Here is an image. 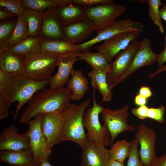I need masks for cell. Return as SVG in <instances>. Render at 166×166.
<instances>
[{
  "instance_id": "6da1fadb",
  "label": "cell",
  "mask_w": 166,
  "mask_h": 166,
  "mask_svg": "<svg viewBox=\"0 0 166 166\" xmlns=\"http://www.w3.org/2000/svg\"><path fill=\"white\" fill-rule=\"evenodd\" d=\"M71 91L67 87L42 89L36 93L28 103L19 122L28 124L35 117L45 114L62 113L71 100Z\"/></svg>"
},
{
  "instance_id": "7a4b0ae2",
  "label": "cell",
  "mask_w": 166,
  "mask_h": 166,
  "mask_svg": "<svg viewBox=\"0 0 166 166\" xmlns=\"http://www.w3.org/2000/svg\"><path fill=\"white\" fill-rule=\"evenodd\" d=\"M49 79L36 81L23 74H9L3 96L9 108L15 101L18 103L14 118L17 119L18 113L22 107L37 93L45 88Z\"/></svg>"
},
{
  "instance_id": "3957f363",
  "label": "cell",
  "mask_w": 166,
  "mask_h": 166,
  "mask_svg": "<svg viewBox=\"0 0 166 166\" xmlns=\"http://www.w3.org/2000/svg\"><path fill=\"white\" fill-rule=\"evenodd\" d=\"M91 99H87L79 104L69 103L61 113L64 125L59 143L66 141H73L82 149L88 142L83 124L85 111L90 105Z\"/></svg>"
},
{
  "instance_id": "277c9868",
  "label": "cell",
  "mask_w": 166,
  "mask_h": 166,
  "mask_svg": "<svg viewBox=\"0 0 166 166\" xmlns=\"http://www.w3.org/2000/svg\"><path fill=\"white\" fill-rule=\"evenodd\" d=\"M59 54L39 51L23 57L26 75L41 81L49 79L58 62Z\"/></svg>"
},
{
  "instance_id": "5b68a950",
  "label": "cell",
  "mask_w": 166,
  "mask_h": 166,
  "mask_svg": "<svg viewBox=\"0 0 166 166\" xmlns=\"http://www.w3.org/2000/svg\"><path fill=\"white\" fill-rule=\"evenodd\" d=\"M94 91L93 105L87 109L84 115V126L87 131L89 141L100 144L106 147L110 144L111 136L106 126L104 124L102 126L99 121V115L104 107L97 103Z\"/></svg>"
},
{
  "instance_id": "8992f818",
  "label": "cell",
  "mask_w": 166,
  "mask_h": 166,
  "mask_svg": "<svg viewBox=\"0 0 166 166\" xmlns=\"http://www.w3.org/2000/svg\"><path fill=\"white\" fill-rule=\"evenodd\" d=\"M126 7L115 4H99L87 8L86 18L98 32L108 27L125 13Z\"/></svg>"
},
{
  "instance_id": "52a82bcc",
  "label": "cell",
  "mask_w": 166,
  "mask_h": 166,
  "mask_svg": "<svg viewBox=\"0 0 166 166\" xmlns=\"http://www.w3.org/2000/svg\"><path fill=\"white\" fill-rule=\"evenodd\" d=\"M42 116L36 117L28 122L29 128L26 132L35 166H39L43 161L49 160L51 153L41 128Z\"/></svg>"
},
{
  "instance_id": "ba28073f",
  "label": "cell",
  "mask_w": 166,
  "mask_h": 166,
  "mask_svg": "<svg viewBox=\"0 0 166 166\" xmlns=\"http://www.w3.org/2000/svg\"><path fill=\"white\" fill-rule=\"evenodd\" d=\"M144 25L141 22L134 21L129 18L117 20L110 26L97 32L92 39L79 44L80 52L88 51L93 45L108 39L119 33L129 32L143 31Z\"/></svg>"
},
{
  "instance_id": "9c48e42d",
  "label": "cell",
  "mask_w": 166,
  "mask_h": 166,
  "mask_svg": "<svg viewBox=\"0 0 166 166\" xmlns=\"http://www.w3.org/2000/svg\"><path fill=\"white\" fill-rule=\"evenodd\" d=\"M128 109V105L116 110L104 107L101 113L104 124L108 128L110 134L111 146L113 145L114 139L119 134L126 131H134L136 130L134 126L127 122Z\"/></svg>"
},
{
  "instance_id": "30bf717a",
  "label": "cell",
  "mask_w": 166,
  "mask_h": 166,
  "mask_svg": "<svg viewBox=\"0 0 166 166\" xmlns=\"http://www.w3.org/2000/svg\"><path fill=\"white\" fill-rule=\"evenodd\" d=\"M135 138L140 145L139 158L143 166H152L157 157L155 151L156 136L155 130L143 124L137 127Z\"/></svg>"
},
{
  "instance_id": "8fae6325",
  "label": "cell",
  "mask_w": 166,
  "mask_h": 166,
  "mask_svg": "<svg viewBox=\"0 0 166 166\" xmlns=\"http://www.w3.org/2000/svg\"><path fill=\"white\" fill-rule=\"evenodd\" d=\"M140 45V41L136 39L125 49L118 53L115 60L110 63V71L107 75L110 89L127 69Z\"/></svg>"
},
{
  "instance_id": "7c38bea8",
  "label": "cell",
  "mask_w": 166,
  "mask_h": 166,
  "mask_svg": "<svg viewBox=\"0 0 166 166\" xmlns=\"http://www.w3.org/2000/svg\"><path fill=\"white\" fill-rule=\"evenodd\" d=\"M158 54L152 50L151 42L147 38L140 41V46L130 65L118 80L112 85V90L136 70L144 66L153 65L157 62Z\"/></svg>"
},
{
  "instance_id": "4fadbf2b",
  "label": "cell",
  "mask_w": 166,
  "mask_h": 166,
  "mask_svg": "<svg viewBox=\"0 0 166 166\" xmlns=\"http://www.w3.org/2000/svg\"><path fill=\"white\" fill-rule=\"evenodd\" d=\"M140 33L129 32L119 33L104 41L102 44L96 46L95 49L103 54L111 63L116 55L126 49L132 41L137 39Z\"/></svg>"
},
{
  "instance_id": "5bb4252c",
  "label": "cell",
  "mask_w": 166,
  "mask_h": 166,
  "mask_svg": "<svg viewBox=\"0 0 166 166\" xmlns=\"http://www.w3.org/2000/svg\"><path fill=\"white\" fill-rule=\"evenodd\" d=\"M80 53L79 51L77 50L60 54L57 65V71L49 79L50 88H63L67 84L73 69V64L79 60L78 57Z\"/></svg>"
},
{
  "instance_id": "9a60e30c",
  "label": "cell",
  "mask_w": 166,
  "mask_h": 166,
  "mask_svg": "<svg viewBox=\"0 0 166 166\" xmlns=\"http://www.w3.org/2000/svg\"><path fill=\"white\" fill-rule=\"evenodd\" d=\"M64 125V119L61 113L56 112L42 115L41 128L49 149L59 143Z\"/></svg>"
},
{
  "instance_id": "2e32d148",
  "label": "cell",
  "mask_w": 166,
  "mask_h": 166,
  "mask_svg": "<svg viewBox=\"0 0 166 166\" xmlns=\"http://www.w3.org/2000/svg\"><path fill=\"white\" fill-rule=\"evenodd\" d=\"M94 31L93 24L85 18L63 26L64 40L73 45L81 44L85 42Z\"/></svg>"
},
{
  "instance_id": "e0dca14e",
  "label": "cell",
  "mask_w": 166,
  "mask_h": 166,
  "mask_svg": "<svg viewBox=\"0 0 166 166\" xmlns=\"http://www.w3.org/2000/svg\"><path fill=\"white\" fill-rule=\"evenodd\" d=\"M29 143L27 132L19 133L14 123L4 128L0 134V150H17L30 148Z\"/></svg>"
},
{
  "instance_id": "ac0fdd59",
  "label": "cell",
  "mask_w": 166,
  "mask_h": 166,
  "mask_svg": "<svg viewBox=\"0 0 166 166\" xmlns=\"http://www.w3.org/2000/svg\"><path fill=\"white\" fill-rule=\"evenodd\" d=\"M40 36L43 40H64L63 25L57 16L56 7L48 9L43 14Z\"/></svg>"
},
{
  "instance_id": "d6986e66",
  "label": "cell",
  "mask_w": 166,
  "mask_h": 166,
  "mask_svg": "<svg viewBox=\"0 0 166 166\" xmlns=\"http://www.w3.org/2000/svg\"><path fill=\"white\" fill-rule=\"evenodd\" d=\"M82 149L80 166H107L109 150L103 144L88 141Z\"/></svg>"
},
{
  "instance_id": "ffe728a7",
  "label": "cell",
  "mask_w": 166,
  "mask_h": 166,
  "mask_svg": "<svg viewBox=\"0 0 166 166\" xmlns=\"http://www.w3.org/2000/svg\"><path fill=\"white\" fill-rule=\"evenodd\" d=\"M0 162L15 166H35L30 148L17 150H0Z\"/></svg>"
},
{
  "instance_id": "44dd1931",
  "label": "cell",
  "mask_w": 166,
  "mask_h": 166,
  "mask_svg": "<svg viewBox=\"0 0 166 166\" xmlns=\"http://www.w3.org/2000/svg\"><path fill=\"white\" fill-rule=\"evenodd\" d=\"M0 68L9 74L26 75L23 57L8 50L0 53Z\"/></svg>"
},
{
  "instance_id": "7402d4cb",
  "label": "cell",
  "mask_w": 166,
  "mask_h": 166,
  "mask_svg": "<svg viewBox=\"0 0 166 166\" xmlns=\"http://www.w3.org/2000/svg\"><path fill=\"white\" fill-rule=\"evenodd\" d=\"M88 84V81L83 74L82 71L73 69L70 79L66 84L67 87L71 91V100H81L89 89Z\"/></svg>"
},
{
  "instance_id": "603a6c76",
  "label": "cell",
  "mask_w": 166,
  "mask_h": 166,
  "mask_svg": "<svg viewBox=\"0 0 166 166\" xmlns=\"http://www.w3.org/2000/svg\"><path fill=\"white\" fill-rule=\"evenodd\" d=\"M87 7L74 4L59 6L56 7L57 16L63 26L86 18Z\"/></svg>"
},
{
  "instance_id": "cb8c5ba5",
  "label": "cell",
  "mask_w": 166,
  "mask_h": 166,
  "mask_svg": "<svg viewBox=\"0 0 166 166\" xmlns=\"http://www.w3.org/2000/svg\"><path fill=\"white\" fill-rule=\"evenodd\" d=\"M107 75L106 72L94 69H92L88 74L91 80L92 87L100 93L102 101L104 102L110 101L113 97L107 83Z\"/></svg>"
},
{
  "instance_id": "d4e9b609",
  "label": "cell",
  "mask_w": 166,
  "mask_h": 166,
  "mask_svg": "<svg viewBox=\"0 0 166 166\" xmlns=\"http://www.w3.org/2000/svg\"><path fill=\"white\" fill-rule=\"evenodd\" d=\"M42 40L40 36H28L25 40L9 48L8 50L16 55L23 57L39 51Z\"/></svg>"
},
{
  "instance_id": "484cf974",
  "label": "cell",
  "mask_w": 166,
  "mask_h": 166,
  "mask_svg": "<svg viewBox=\"0 0 166 166\" xmlns=\"http://www.w3.org/2000/svg\"><path fill=\"white\" fill-rule=\"evenodd\" d=\"M78 59L86 62L92 69L106 72L107 74L110 72V63L106 57L99 52L93 53L89 51L80 52Z\"/></svg>"
},
{
  "instance_id": "4316f807",
  "label": "cell",
  "mask_w": 166,
  "mask_h": 166,
  "mask_svg": "<svg viewBox=\"0 0 166 166\" xmlns=\"http://www.w3.org/2000/svg\"><path fill=\"white\" fill-rule=\"evenodd\" d=\"M79 45L72 44L64 40H42L39 51L58 54L79 50Z\"/></svg>"
},
{
  "instance_id": "83f0119b",
  "label": "cell",
  "mask_w": 166,
  "mask_h": 166,
  "mask_svg": "<svg viewBox=\"0 0 166 166\" xmlns=\"http://www.w3.org/2000/svg\"><path fill=\"white\" fill-rule=\"evenodd\" d=\"M23 15L27 24L28 36H40L43 20V14L25 9Z\"/></svg>"
},
{
  "instance_id": "f1b7e54d",
  "label": "cell",
  "mask_w": 166,
  "mask_h": 166,
  "mask_svg": "<svg viewBox=\"0 0 166 166\" xmlns=\"http://www.w3.org/2000/svg\"><path fill=\"white\" fill-rule=\"evenodd\" d=\"M17 18L0 20V53L8 50L9 42L13 35L17 23Z\"/></svg>"
},
{
  "instance_id": "f546056e",
  "label": "cell",
  "mask_w": 166,
  "mask_h": 166,
  "mask_svg": "<svg viewBox=\"0 0 166 166\" xmlns=\"http://www.w3.org/2000/svg\"><path fill=\"white\" fill-rule=\"evenodd\" d=\"M17 23L9 42L8 49L26 39L28 36L27 22L23 14L17 17Z\"/></svg>"
},
{
  "instance_id": "4dcf8cb0",
  "label": "cell",
  "mask_w": 166,
  "mask_h": 166,
  "mask_svg": "<svg viewBox=\"0 0 166 166\" xmlns=\"http://www.w3.org/2000/svg\"><path fill=\"white\" fill-rule=\"evenodd\" d=\"M130 145L131 142L125 140L117 141L109 149V159L124 163L129 156Z\"/></svg>"
},
{
  "instance_id": "1f68e13d",
  "label": "cell",
  "mask_w": 166,
  "mask_h": 166,
  "mask_svg": "<svg viewBox=\"0 0 166 166\" xmlns=\"http://www.w3.org/2000/svg\"><path fill=\"white\" fill-rule=\"evenodd\" d=\"M22 2L25 9L42 14L48 9L56 8L59 6L54 0H23Z\"/></svg>"
},
{
  "instance_id": "d6a6232c",
  "label": "cell",
  "mask_w": 166,
  "mask_h": 166,
  "mask_svg": "<svg viewBox=\"0 0 166 166\" xmlns=\"http://www.w3.org/2000/svg\"><path fill=\"white\" fill-rule=\"evenodd\" d=\"M148 6L149 17L154 24L158 26L161 34L164 33V28L160 15L159 7L162 5L160 0H147Z\"/></svg>"
},
{
  "instance_id": "836d02e7",
  "label": "cell",
  "mask_w": 166,
  "mask_h": 166,
  "mask_svg": "<svg viewBox=\"0 0 166 166\" xmlns=\"http://www.w3.org/2000/svg\"><path fill=\"white\" fill-rule=\"evenodd\" d=\"M0 6L5 8L17 16L23 14L25 10L21 0H0Z\"/></svg>"
},
{
  "instance_id": "e575fe53",
  "label": "cell",
  "mask_w": 166,
  "mask_h": 166,
  "mask_svg": "<svg viewBox=\"0 0 166 166\" xmlns=\"http://www.w3.org/2000/svg\"><path fill=\"white\" fill-rule=\"evenodd\" d=\"M130 142L129 153L126 166H143L139 158L138 149V142L135 138Z\"/></svg>"
},
{
  "instance_id": "d590c367",
  "label": "cell",
  "mask_w": 166,
  "mask_h": 166,
  "mask_svg": "<svg viewBox=\"0 0 166 166\" xmlns=\"http://www.w3.org/2000/svg\"><path fill=\"white\" fill-rule=\"evenodd\" d=\"M165 108L163 105L157 108L151 107L149 108L148 118L153 120L160 123L164 122V115L165 113Z\"/></svg>"
},
{
  "instance_id": "8d00e7d4",
  "label": "cell",
  "mask_w": 166,
  "mask_h": 166,
  "mask_svg": "<svg viewBox=\"0 0 166 166\" xmlns=\"http://www.w3.org/2000/svg\"><path fill=\"white\" fill-rule=\"evenodd\" d=\"M113 0H73V4L88 7L97 5L113 3Z\"/></svg>"
},
{
  "instance_id": "74e56055",
  "label": "cell",
  "mask_w": 166,
  "mask_h": 166,
  "mask_svg": "<svg viewBox=\"0 0 166 166\" xmlns=\"http://www.w3.org/2000/svg\"><path fill=\"white\" fill-rule=\"evenodd\" d=\"M149 108L145 105L140 106L133 109L131 112L132 114L138 118L144 120L148 118V113Z\"/></svg>"
},
{
  "instance_id": "f35d334b",
  "label": "cell",
  "mask_w": 166,
  "mask_h": 166,
  "mask_svg": "<svg viewBox=\"0 0 166 166\" xmlns=\"http://www.w3.org/2000/svg\"><path fill=\"white\" fill-rule=\"evenodd\" d=\"M9 108L3 96L0 95V119L6 117L9 115Z\"/></svg>"
},
{
  "instance_id": "ab89813d",
  "label": "cell",
  "mask_w": 166,
  "mask_h": 166,
  "mask_svg": "<svg viewBox=\"0 0 166 166\" xmlns=\"http://www.w3.org/2000/svg\"><path fill=\"white\" fill-rule=\"evenodd\" d=\"M9 74L0 68V95L3 94Z\"/></svg>"
},
{
  "instance_id": "60d3db41",
  "label": "cell",
  "mask_w": 166,
  "mask_h": 166,
  "mask_svg": "<svg viewBox=\"0 0 166 166\" xmlns=\"http://www.w3.org/2000/svg\"><path fill=\"white\" fill-rule=\"evenodd\" d=\"M17 16L5 8L0 6V20H5L15 18Z\"/></svg>"
},
{
  "instance_id": "b9f144b4",
  "label": "cell",
  "mask_w": 166,
  "mask_h": 166,
  "mask_svg": "<svg viewBox=\"0 0 166 166\" xmlns=\"http://www.w3.org/2000/svg\"><path fill=\"white\" fill-rule=\"evenodd\" d=\"M157 62L159 68L162 66L164 63H166V41L165 42L163 50L160 54H158Z\"/></svg>"
},
{
  "instance_id": "7bdbcfd3",
  "label": "cell",
  "mask_w": 166,
  "mask_h": 166,
  "mask_svg": "<svg viewBox=\"0 0 166 166\" xmlns=\"http://www.w3.org/2000/svg\"><path fill=\"white\" fill-rule=\"evenodd\" d=\"M139 94L147 98L151 97L152 93L150 87L143 86H142L140 89Z\"/></svg>"
},
{
  "instance_id": "ee69618b",
  "label": "cell",
  "mask_w": 166,
  "mask_h": 166,
  "mask_svg": "<svg viewBox=\"0 0 166 166\" xmlns=\"http://www.w3.org/2000/svg\"><path fill=\"white\" fill-rule=\"evenodd\" d=\"M152 166H166V153L157 157Z\"/></svg>"
},
{
  "instance_id": "f6af8a7d",
  "label": "cell",
  "mask_w": 166,
  "mask_h": 166,
  "mask_svg": "<svg viewBox=\"0 0 166 166\" xmlns=\"http://www.w3.org/2000/svg\"><path fill=\"white\" fill-rule=\"evenodd\" d=\"M135 104L140 106L145 105L146 103V98L140 94H138L136 96L135 99Z\"/></svg>"
},
{
  "instance_id": "bcb514c9",
  "label": "cell",
  "mask_w": 166,
  "mask_h": 166,
  "mask_svg": "<svg viewBox=\"0 0 166 166\" xmlns=\"http://www.w3.org/2000/svg\"><path fill=\"white\" fill-rule=\"evenodd\" d=\"M166 71V64L159 67L154 72L148 75L149 78H152L162 72Z\"/></svg>"
},
{
  "instance_id": "7dc6e473",
  "label": "cell",
  "mask_w": 166,
  "mask_h": 166,
  "mask_svg": "<svg viewBox=\"0 0 166 166\" xmlns=\"http://www.w3.org/2000/svg\"><path fill=\"white\" fill-rule=\"evenodd\" d=\"M162 7L160 10V15L161 19L166 22V4L163 3Z\"/></svg>"
},
{
  "instance_id": "c3c4849f",
  "label": "cell",
  "mask_w": 166,
  "mask_h": 166,
  "mask_svg": "<svg viewBox=\"0 0 166 166\" xmlns=\"http://www.w3.org/2000/svg\"><path fill=\"white\" fill-rule=\"evenodd\" d=\"M59 6H66L73 4V0H54Z\"/></svg>"
},
{
  "instance_id": "681fc988",
  "label": "cell",
  "mask_w": 166,
  "mask_h": 166,
  "mask_svg": "<svg viewBox=\"0 0 166 166\" xmlns=\"http://www.w3.org/2000/svg\"><path fill=\"white\" fill-rule=\"evenodd\" d=\"M107 166H125L124 163L120 162L109 160L107 162Z\"/></svg>"
},
{
  "instance_id": "f907efd6",
  "label": "cell",
  "mask_w": 166,
  "mask_h": 166,
  "mask_svg": "<svg viewBox=\"0 0 166 166\" xmlns=\"http://www.w3.org/2000/svg\"><path fill=\"white\" fill-rule=\"evenodd\" d=\"M39 166H53L49 160L43 161Z\"/></svg>"
},
{
  "instance_id": "816d5d0a",
  "label": "cell",
  "mask_w": 166,
  "mask_h": 166,
  "mask_svg": "<svg viewBox=\"0 0 166 166\" xmlns=\"http://www.w3.org/2000/svg\"><path fill=\"white\" fill-rule=\"evenodd\" d=\"M132 1H134V2H137L139 3H142V4H144L145 2H146V0H132Z\"/></svg>"
},
{
  "instance_id": "f5cc1de1",
  "label": "cell",
  "mask_w": 166,
  "mask_h": 166,
  "mask_svg": "<svg viewBox=\"0 0 166 166\" xmlns=\"http://www.w3.org/2000/svg\"><path fill=\"white\" fill-rule=\"evenodd\" d=\"M164 40L165 41H166V33L165 35Z\"/></svg>"
}]
</instances>
